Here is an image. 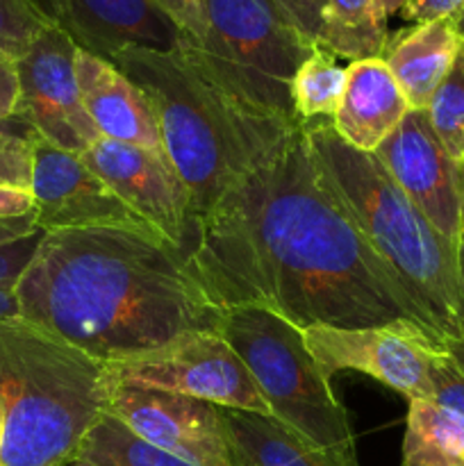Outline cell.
I'll return each instance as SVG.
<instances>
[{
    "label": "cell",
    "mask_w": 464,
    "mask_h": 466,
    "mask_svg": "<svg viewBox=\"0 0 464 466\" xmlns=\"http://www.w3.org/2000/svg\"><path fill=\"white\" fill-rule=\"evenodd\" d=\"M182 250L221 309L262 308L303 330L396 321L421 328L398 282L321 182L303 126L191 221Z\"/></svg>",
    "instance_id": "obj_1"
},
{
    "label": "cell",
    "mask_w": 464,
    "mask_h": 466,
    "mask_svg": "<svg viewBox=\"0 0 464 466\" xmlns=\"http://www.w3.org/2000/svg\"><path fill=\"white\" fill-rule=\"evenodd\" d=\"M21 319L105 364L218 330V308L185 250L155 232L89 228L44 232L14 285Z\"/></svg>",
    "instance_id": "obj_2"
},
{
    "label": "cell",
    "mask_w": 464,
    "mask_h": 466,
    "mask_svg": "<svg viewBox=\"0 0 464 466\" xmlns=\"http://www.w3.org/2000/svg\"><path fill=\"white\" fill-rule=\"evenodd\" d=\"M321 182L398 282L439 349L464 337V248L450 244L373 153L341 139L330 118L303 123Z\"/></svg>",
    "instance_id": "obj_3"
},
{
    "label": "cell",
    "mask_w": 464,
    "mask_h": 466,
    "mask_svg": "<svg viewBox=\"0 0 464 466\" xmlns=\"http://www.w3.org/2000/svg\"><path fill=\"white\" fill-rule=\"evenodd\" d=\"M114 66L148 98L164 153L189 191L191 221L298 127L237 103L177 48L123 50Z\"/></svg>",
    "instance_id": "obj_4"
},
{
    "label": "cell",
    "mask_w": 464,
    "mask_h": 466,
    "mask_svg": "<svg viewBox=\"0 0 464 466\" xmlns=\"http://www.w3.org/2000/svg\"><path fill=\"white\" fill-rule=\"evenodd\" d=\"M109 394L105 362L25 319L0 323V466H71Z\"/></svg>",
    "instance_id": "obj_5"
},
{
    "label": "cell",
    "mask_w": 464,
    "mask_h": 466,
    "mask_svg": "<svg viewBox=\"0 0 464 466\" xmlns=\"http://www.w3.org/2000/svg\"><path fill=\"white\" fill-rule=\"evenodd\" d=\"M205 30L177 50L244 107L303 126L291 86L314 50L276 0H203Z\"/></svg>",
    "instance_id": "obj_6"
},
{
    "label": "cell",
    "mask_w": 464,
    "mask_h": 466,
    "mask_svg": "<svg viewBox=\"0 0 464 466\" xmlns=\"http://www.w3.org/2000/svg\"><path fill=\"white\" fill-rule=\"evenodd\" d=\"M218 332L246 364L276 421L318 449L355 451L348 412L305 346L303 328L262 308H232Z\"/></svg>",
    "instance_id": "obj_7"
},
{
    "label": "cell",
    "mask_w": 464,
    "mask_h": 466,
    "mask_svg": "<svg viewBox=\"0 0 464 466\" xmlns=\"http://www.w3.org/2000/svg\"><path fill=\"white\" fill-rule=\"evenodd\" d=\"M107 371L114 385L150 387L271 417L250 371L218 330L187 332L162 349L107 364Z\"/></svg>",
    "instance_id": "obj_8"
},
{
    "label": "cell",
    "mask_w": 464,
    "mask_h": 466,
    "mask_svg": "<svg viewBox=\"0 0 464 466\" xmlns=\"http://www.w3.org/2000/svg\"><path fill=\"white\" fill-rule=\"evenodd\" d=\"M305 346L328 380L359 371L408 400H432L430 364L444 350L412 321L367 328H305Z\"/></svg>",
    "instance_id": "obj_9"
},
{
    "label": "cell",
    "mask_w": 464,
    "mask_h": 466,
    "mask_svg": "<svg viewBox=\"0 0 464 466\" xmlns=\"http://www.w3.org/2000/svg\"><path fill=\"white\" fill-rule=\"evenodd\" d=\"M77 46L57 25H48L16 59L18 118L41 139L82 155L100 139L82 103L76 76Z\"/></svg>",
    "instance_id": "obj_10"
},
{
    "label": "cell",
    "mask_w": 464,
    "mask_h": 466,
    "mask_svg": "<svg viewBox=\"0 0 464 466\" xmlns=\"http://www.w3.org/2000/svg\"><path fill=\"white\" fill-rule=\"evenodd\" d=\"M107 414L139 440L196 466H239L218 408L136 385H114Z\"/></svg>",
    "instance_id": "obj_11"
},
{
    "label": "cell",
    "mask_w": 464,
    "mask_h": 466,
    "mask_svg": "<svg viewBox=\"0 0 464 466\" xmlns=\"http://www.w3.org/2000/svg\"><path fill=\"white\" fill-rule=\"evenodd\" d=\"M35 223L41 232L118 228L155 232L109 191L80 155L57 148L30 130ZM157 235V232H155Z\"/></svg>",
    "instance_id": "obj_12"
},
{
    "label": "cell",
    "mask_w": 464,
    "mask_h": 466,
    "mask_svg": "<svg viewBox=\"0 0 464 466\" xmlns=\"http://www.w3.org/2000/svg\"><path fill=\"white\" fill-rule=\"evenodd\" d=\"M373 155L437 232L464 248L459 162L441 146L426 109H409Z\"/></svg>",
    "instance_id": "obj_13"
},
{
    "label": "cell",
    "mask_w": 464,
    "mask_h": 466,
    "mask_svg": "<svg viewBox=\"0 0 464 466\" xmlns=\"http://www.w3.org/2000/svg\"><path fill=\"white\" fill-rule=\"evenodd\" d=\"M80 157L126 208L168 244L185 248L191 230V198L168 157L105 137Z\"/></svg>",
    "instance_id": "obj_14"
},
{
    "label": "cell",
    "mask_w": 464,
    "mask_h": 466,
    "mask_svg": "<svg viewBox=\"0 0 464 466\" xmlns=\"http://www.w3.org/2000/svg\"><path fill=\"white\" fill-rule=\"evenodd\" d=\"M80 50L112 62L130 48L171 53L182 32L150 0H35Z\"/></svg>",
    "instance_id": "obj_15"
},
{
    "label": "cell",
    "mask_w": 464,
    "mask_h": 466,
    "mask_svg": "<svg viewBox=\"0 0 464 466\" xmlns=\"http://www.w3.org/2000/svg\"><path fill=\"white\" fill-rule=\"evenodd\" d=\"M76 76L82 103L100 137L166 157L148 98L121 68L77 48Z\"/></svg>",
    "instance_id": "obj_16"
},
{
    "label": "cell",
    "mask_w": 464,
    "mask_h": 466,
    "mask_svg": "<svg viewBox=\"0 0 464 466\" xmlns=\"http://www.w3.org/2000/svg\"><path fill=\"white\" fill-rule=\"evenodd\" d=\"M346 71L348 80L332 127L350 148L376 153L409 112L408 98L382 57L350 62Z\"/></svg>",
    "instance_id": "obj_17"
},
{
    "label": "cell",
    "mask_w": 464,
    "mask_h": 466,
    "mask_svg": "<svg viewBox=\"0 0 464 466\" xmlns=\"http://www.w3.org/2000/svg\"><path fill=\"white\" fill-rule=\"evenodd\" d=\"M459 46L462 41L449 18L414 23L394 36L389 35L382 62L398 82L409 109L428 107L432 94L453 66Z\"/></svg>",
    "instance_id": "obj_18"
},
{
    "label": "cell",
    "mask_w": 464,
    "mask_h": 466,
    "mask_svg": "<svg viewBox=\"0 0 464 466\" xmlns=\"http://www.w3.org/2000/svg\"><path fill=\"white\" fill-rule=\"evenodd\" d=\"M239 466H359L358 451L318 449L273 417L218 408Z\"/></svg>",
    "instance_id": "obj_19"
},
{
    "label": "cell",
    "mask_w": 464,
    "mask_h": 466,
    "mask_svg": "<svg viewBox=\"0 0 464 466\" xmlns=\"http://www.w3.org/2000/svg\"><path fill=\"white\" fill-rule=\"evenodd\" d=\"M389 41L387 16L376 0H326L318 44L339 59L382 57Z\"/></svg>",
    "instance_id": "obj_20"
},
{
    "label": "cell",
    "mask_w": 464,
    "mask_h": 466,
    "mask_svg": "<svg viewBox=\"0 0 464 466\" xmlns=\"http://www.w3.org/2000/svg\"><path fill=\"white\" fill-rule=\"evenodd\" d=\"M403 466H464V417L435 400H408Z\"/></svg>",
    "instance_id": "obj_21"
},
{
    "label": "cell",
    "mask_w": 464,
    "mask_h": 466,
    "mask_svg": "<svg viewBox=\"0 0 464 466\" xmlns=\"http://www.w3.org/2000/svg\"><path fill=\"white\" fill-rule=\"evenodd\" d=\"M348 71L341 66L339 57L328 53L321 46H314L312 53L300 64L291 86L296 116L300 123L330 118L337 114L344 96Z\"/></svg>",
    "instance_id": "obj_22"
},
{
    "label": "cell",
    "mask_w": 464,
    "mask_h": 466,
    "mask_svg": "<svg viewBox=\"0 0 464 466\" xmlns=\"http://www.w3.org/2000/svg\"><path fill=\"white\" fill-rule=\"evenodd\" d=\"M77 462L89 466H196L139 440L109 414L91 428Z\"/></svg>",
    "instance_id": "obj_23"
},
{
    "label": "cell",
    "mask_w": 464,
    "mask_h": 466,
    "mask_svg": "<svg viewBox=\"0 0 464 466\" xmlns=\"http://www.w3.org/2000/svg\"><path fill=\"white\" fill-rule=\"evenodd\" d=\"M430 126L455 162H464V44L426 107Z\"/></svg>",
    "instance_id": "obj_24"
},
{
    "label": "cell",
    "mask_w": 464,
    "mask_h": 466,
    "mask_svg": "<svg viewBox=\"0 0 464 466\" xmlns=\"http://www.w3.org/2000/svg\"><path fill=\"white\" fill-rule=\"evenodd\" d=\"M53 23L44 16L35 0H0V53L12 59L23 57L32 41Z\"/></svg>",
    "instance_id": "obj_25"
},
{
    "label": "cell",
    "mask_w": 464,
    "mask_h": 466,
    "mask_svg": "<svg viewBox=\"0 0 464 466\" xmlns=\"http://www.w3.org/2000/svg\"><path fill=\"white\" fill-rule=\"evenodd\" d=\"M32 144L30 127L0 137V187L30 191Z\"/></svg>",
    "instance_id": "obj_26"
},
{
    "label": "cell",
    "mask_w": 464,
    "mask_h": 466,
    "mask_svg": "<svg viewBox=\"0 0 464 466\" xmlns=\"http://www.w3.org/2000/svg\"><path fill=\"white\" fill-rule=\"evenodd\" d=\"M432 400L464 417V371L446 350H437L430 364Z\"/></svg>",
    "instance_id": "obj_27"
},
{
    "label": "cell",
    "mask_w": 464,
    "mask_h": 466,
    "mask_svg": "<svg viewBox=\"0 0 464 466\" xmlns=\"http://www.w3.org/2000/svg\"><path fill=\"white\" fill-rule=\"evenodd\" d=\"M44 232H32L23 239L0 244V287H14L23 276L30 259L35 258Z\"/></svg>",
    "instance_id": "obj_28"
},
{
    "label": "cell",
    "mask_w": 464,
    "mask_h": 466,
    "mask_svg": "<svg viewBox=\"0 0 464 466\" xmlns=\"http://www.w3.org/2000/svg\"><path fill=\"white\" fill-rule=\"evenodd\" d=\"M159 12L166 14L177 30L182 32V39L198 41L205 30V3L203 0H150Z\"/></svg>",
    "instance_id": "obj_29"
},
{
    "label": "cell",
    "mask_w": 464,
    "mask_h": 466,
    "mask_svg": "<svg viewBox=\"0 0 464 466\" xmlns=\"http://www.w3.org/2000/svg\"><path fill=\"white\" fill-rule=\"evenodd\" d=\"M277 7L291 18L300 35L314 46L318 44L323 27V12H326V0H276Z\"/></svg>",
    "instance_id": "obj_30"
},
{
    "label": "cell",
    "mask_w": 464,
    "mask_h": 466,
    "mask_svg": "<svg viewBox=\"0 0 464 466\" xmlns=\"http://www.w3.org/2000/svg\"><path fill=\"white\" fill-rule=\"evenodd\" d=\"M400 14L412 23L439 21V18L458 23L464 14V0H408Z\"/></svg>",
    "instance_id": "obj_31"
},
{
    "label": "cell",
    "mask_w": 464,
    "mask_h": 466,
    "mask_svg": "<svg viewBox=\"0 0 464 466\" xmlns=\"http://www.w3.org/2000/svg\"><path fill=\"white\" fill-rule=\"evenodd\" d=\"M18 118L16 59L0 53V123Z\"/></svg>",
    "instance_id": "obj_32"
},
{
    "label": "cell",
    "mask_w": 464,
    "mask_h": 466,
    "mask_svg": "<svg viewBox=\"0 0 464 466\" xmlns=\"http://www.w3.org/2000/svg\"><path fill=\"white\" fill-rule=\"evenodd\" d=\"M35 214V198L25 189L0 187V221L21 218Z\"/></svg>",
    "instance_id": "obj_33"
},
{
    "label": "cell",
    "mask_w": 464,
    "mask_h": 466,
    "mask_svg": "<svg viewBox=\"0 0 464 466\" xmlns=\"http://www.w3.org/2000/svg\"><path fill=\"white\" fill-rule=\"evenodd\" d=\"M32 232H41L36 230L35 214H30V217H21V218H7V221H0V244H9V241L23 239V237L32 235Z\"/></svg>",
    "instance_id": "obj_34"
},
{
    "label": "cell",
    "mask_w": 464,
    "mask_h": 466,
    "mask_svg": "<svg viewBox=\"0 0 464 466\" xmlns=\"http://www.w3.org/2000/svg\"><path fill=\"white\" fill-rule=\"evenodd\" d=\"M14 319H21L14 287H0V323L14 321Z\"/></svg>",
    "instance_id": "obj_35"
},
{
    "label": "cell",
    "mask_w": 464,
    "mask_h": 466,
    "mask_svg": "<svg viewBox=\"0 0 464 466\" xmlns=\"http://www.w3.org/2000/svg\"><path fill=\"white\" fill-rule=\"evenodd\" d=\"M378 5H380V9L385 12V16H394V14L403 12L405 5H408V0H376Z\"/></svg>",
    "instance_id": "obj_36"
},
{
    "label": "cell",
    "mask_w": 464,
    "mask_h": 466,
    "mask_svg": "<svg viewBox=\"0 0 464 466\" xmlns=\"http://www.w3.org/2000/svg\"><path fill=\"white\" fill-rule=\"evenodd\" d=\"M446 353H449L450 358L455 360V364H458V367L464 371V337L462 339H458V341H453V344L446 346Z\"/></svg>",
    "instance_id": "obj_37"
},
{
    "label": "cell",
    "mask_w": 464,
    "mask_h": 466,
    "mask_svg": "<svg viewBox=\"0 0 464 466\" xmlns=\"http://www.w3.org/2000/svg\"><path fill=\"white\" fill-rule=\"evenodd\" d=\"M21 130H27V126L21 121V118H14V121L0 123V137L12 135V132H21Z\"/></svg>",
    "instance_id": "obj_38"
},
{
    "label": "cell",
    "mask_w": 464,
    "mask_h": 466,
    "mask_svg": "<svg viewBox=\"0 0 464 466\" xmlns=\"http://www.w3.org/2000/svg\"><path fill=\"white\" fill-rule=\"evenodd\" d=\"M455 30H458L459 41H462V44H464V14L458 18V23H455Z\"/></svg>",
    "instance_id": "obj_39"
},
{
    "label": "cell",
    "mask_w": 464,
    "mask_h": 466,
    "mask_svg": "<svg viewBox=\"0 0 464 466\" xmlns=\"http://www.w3.org/2000/svg\"><path fill=\"white\" fill-rule=\"evenodd\" d=\"M3 428H5V400L0 396V440H3Z\"/></svg>",
    "instance_id": "obj_40"
},
{
    "label": "cell",
    "mask_w": 464,
    "mask_h": 466,
    "mask_svg": "<svg viewBox=\"0 0 464 466\" xmlns=\"http://www.w3.org/2000/svg\"><path fill=\"white\" fill-rule=\"evenodd\" d=\"M459 180H462V212H464V162H459Z\"/></svg>",
    "instance_id": "obj_41"
},
{
    "label": "cell",
    "mask_w": 464,
    "mask_h": 466,
    "mask_svg": "<svg viewBox=\"0 0 464 466\" xmlns=\"http://www.w3.org/2000/svg\"><path fill=\"white\" fill-rule=\"evenodd\" d=\"M71 466H89V464H85V462H77V460H76V462H73Z\"/></svg>",
    "instance_id": "obj_42"
}]
</instances>
